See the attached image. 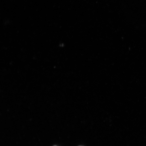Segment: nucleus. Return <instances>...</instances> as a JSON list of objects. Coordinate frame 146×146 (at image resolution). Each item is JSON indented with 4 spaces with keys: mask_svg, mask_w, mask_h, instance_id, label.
<instances>
[]
</instances>
